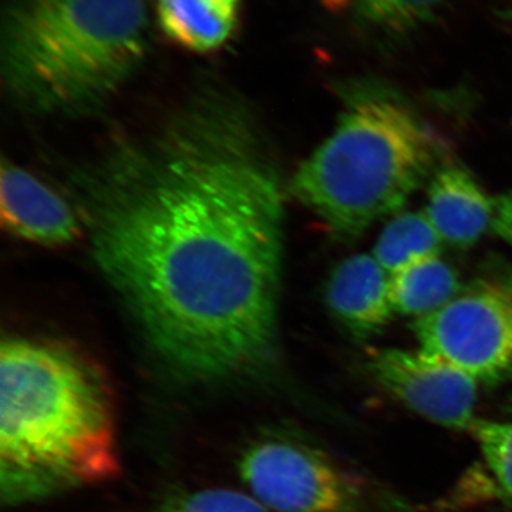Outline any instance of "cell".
<instances>
[{
    "label": "cell",
    "instance_id": "cell-1",
    "mask_svg": "<svg viewBox=\"0 0 512 512\" xmlns=\"http://www.w3.org/2000/svg\"><path fill=\"white\" fill-rule=\"evenodd\" d=\"M94 259L178 375L254 373L276 340L282 192L251 117L205 94L84 188Z\"/></svg>",
    "mask_w": 512,
    "mask_h": 512
},
{
    "label": "cell",
    "instance_id": "cell-2",
    "mask_svg": "<svg viewBox=\"0 0 512 512\" xmlns=\"http://www.w3.org/2000/svg\"><path fill=\"white\" fill-rule=\"evenodd\" d=\"M113 392L82 353L47 340L0 348V498L19 505L119 476Z\"/></svg>",
    "mask_w": 512,
    "mask_h": 512
},
{
    "label": "cell",
    "instance_id": "cell-3",
    "mask_svg": "<svg viewBox=\"0 0 512 512\" xmlns=\"http://www.w3.org/2000/svg\"><path fill=\"white\" fill-rule=\"evenodd\" d=\"M147 28L144 0H9L3 79L36 109H92L137 69Z\"/></svg>",
    "mask_w": 512,
    "mask_h": 512
},
{
    "label": "cell",
    "instance_id": "cell-4",
    "mask_svg": "<svg viewBox=\"0 0 512 512\" xmlns=\"http://www.w3.org/2000/svg\"><path fill=\"white\" fill-rule=\"evenodd\" d=\"M437 141L396 94L365 86L296 171L291 190L333 231L357 235L394 214L430 177Z\"/></svg>",
    "mask_w": 512,
    "mask_h": 512
},
{
    "label": "cell",
    "instance_id": "cell-5",
    "mask_svg": "<svg viewBox=\"0 0 512 512\" xmlns=\"http://www.w3.org/2000/svg\"><path fill=\"white\" fill-rule=\"evenodd\" d=\"M420 349L477 383L512 377V285L480 282L439 311L414 320Z\"/></svg>",
    "mask_w": 512,
    "mask_h": 512
},
{
    "label": "cell",
    "instance_id": "cell-6",
    "mask_svg": "<svg viewBox=\"0 0 512 512\" xmlns=\"http://www.w3.org/2000/svg\"><path fill=\"white\" fill-rule=\"evenodd\" d=\"M239 474L249 494L269 512H365L356 481L298 441H255L242 453Z\"/></svg>",
    "mask_w": 512,
    "mask_h": 512
},
{
    "label": "cell",
    "instance_id": "cell-7",
    "mask_svg": "<svg viewBox=\"0 0 512 512\" xmlns=\"http://www.w3.org/2000/svg\"><path fill=\"white\" fill-rule=\"evenodd\" d=\"M369 369L380 386L431 423L467 431L476 419V380L426 350H373Z\"/></svg>",
    "mask_w": 512,
    "mask_h": 512
},
{
    "label": "cell",
    "instance_id": "cell-8",
    "mask_svg": "<svg viewBox=\"0 0 512 512\" xmlns=\"http://www.w3.org/2000/svg\"><path fill=\"white\" fill-rule=\"evenodd\" d=\"M0 211L3 225L13 235L36 244L56 247L79 235V221L67 202L15 165L2 168Z\"/></svg>",
    "mask_w": 512,
    "mask_h": 512
},
{
    "label": "cell",
    "instance_id": "cell-9",
    "mask_svg": "<svg viewBox=\"0 0 512 512\" xmlns=\"http://www.w3.org/2000/svg\"><path fill=\"white\" fill-rule=\"evenodd\" d=\"M390 276L375 256H350L336 266L326 288L332 315L359 339L376 335L393 318Z\"/></svg>",
    "mask_w": 512,
    "mask_h": 512
},
{
    "label": "cell",
    "instance_id": "cell-10",
    "mask_svg": "<svg viewBox=\"0 0 512 512\" xmlns=\"http://www.w3.org/2000/svg\"><path fill=\"white\" fill-rule=\"evenodd\" d=\"M427 194L424 212L448 245L471 247L493 224V202L470 173L457 165L437 171Z\"/></svg>",
    "mask_w": 512,
    "mask_h": 512
},
{
    "label": "cell",
    "instance_id": "cell-11",
    "mask_svg": "<svg viewBox=\"0 0 512 512\" xmlns=\"http://www.w3.org/2000/svg\"><path fill=\"white\" fill-rule=\"evenodd\" d=\"M242 0H158L157 18L175 45L210 53L237 32Z\"/></svg>",
    "mask_w": 512,
    "mask_h": 512
},
{
    "label": "cell",
    "instance_id": "cell-12",
    "mask_svg": "<svg viewBox=\"0 0 512 512\" xmlns=\"http://www.w3.org/2000/svg\"><path fill=\"white\" fill-rule=\"evenodd\" d=\"M389 291L394 313L419 319L453 301L460 282L447 262L433 256L390 276Z\"/></svg>",
    "mask_w": 512,
    "mask_h": 512
},
{
    "label": "cell",
    "instance_id": "cell-13",
    "mask_svg": "<svg viewBox=\"0 0 512 512\" xmlns=\"http://www.w3.org/2000/svg\"><path fill=\"white\" fill-rule=\"evenodd\" d=\"M441 242L426 212H403L384 227L373 256L392 276L423 259L439 256Z\"/></svg>",
    "mask_w": 512,
    "mask_h": 512
},
{
    "label": "cell",
    "instance_id": "cell-14",
    "mask_svg": "<svg viewBox=\"0 0 512 512\" xmlns=\"http://www.w3.org/2000/svg\"><path fill=\"white\" fill-rule=\"evenodd\" d=\"M451 0H350L360 23L387 35H403L431 22Z\"/></svg>",
    "mask_w": 512,
    "mask_h": 512
},
{
    "label": "cell",
    "instance_id": "cell-15",
    "mask_svg": "<svg viewBox=\"0 0 512 512\" xmlns=\"http://www.w3.org/2000/svg\"><path fill=\"white\" fill-rule=\"evenodd\" d=\"M467 431L476 440L498 490L512 501V423L476 417Z\"/></svg>",
    "mask_w": 512,
    "mask_h": 512
},
{
    "label": "cell",
    "instance_id": "cell-16",
    "mask_svg": "<svg viewBox=\"0 0 512 512\" xmlns=\"http://www.w3.org/2000/svg\"><path fill=\"white\" fill-rule=\"evenodd\" d=\"M153 512H269L251 494L231 488H201L165 498Z\"/></svg>",
    "mask_w": 512,
    "mask_h": 512
},
{
    "label": "cell",
    "instance_id": "cell-17",
    "mask_svg": "<svg viewBox=\"0 0 512 512\" xmlns=\"http://www.w3.org/2000/svg\"><path fill=\"white\" fill-rule=\"evenodd\" d=\"M493 227L512 245V191L494 202Z\"/></svg>",
    "mask_w": 512,
    "mask_h": 512
},
{
    "label": "cell",
    "instance_id": "cell-18",
    "mask_svg": "<svg viewBox=\"0 0 512 512\" xmlns=\"http://www.w3.org/2000/svg\"><path fill=\"white\" fill-rule=\"evenodd\" d=\"M497 15L500 16V19L512 22V5L508 6V8L498 10Z\"/></svg>",
    "mask_w": 512,
    "mask_h": 512
}]
</instances>
